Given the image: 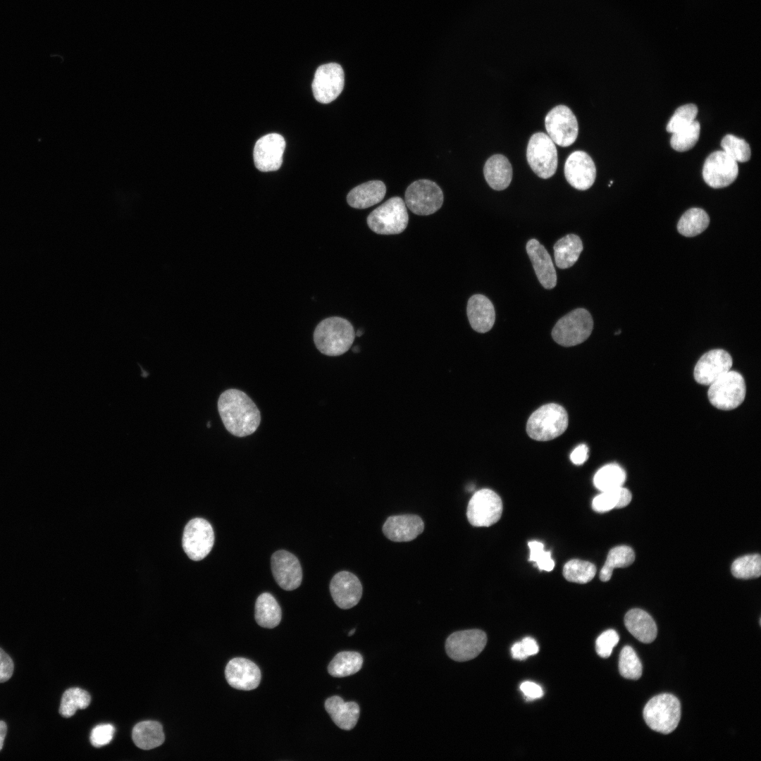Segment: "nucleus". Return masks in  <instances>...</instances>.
<instances>
[{
    "label": "nucleus",
    "mask_w": 761,
    "mask_h": 761,
    "mask_svg": "<svg viewBox=\"0 0 761 761\" xmlns=\"http://www.w3.org/2000/svg\"><path fill=\"white\" fill-rule=\"evenodd\" d=\"M218 410L226 430L237 437L254 433L261 422V414L253 400L237 389H228L220 395Z\"/></svg>",
    "instance_id": "nucleus-1"
},
{
    "label": "nucleus",
    "mask_w": 761,
    "mask_h": 761,
    "mask_svg": "<svg viewBox=\"0 0 761 761\" xmlns=\"http://www.w3.org/2000/svg\"><path fill=\"white\" fill-rule=\"evenodd\" d=\"M354 338L355 332L351 323L338 316L321 321L314 333L316 348L327 356L343 354L349 349Z\"/></svg>",
    "instance_id": "nucleus-2"
},
{
    "label": "nucleus",
    "mask_w": 761,
    "mask_h": 761,
    "mask_svg": "<svg viewBox=\"0 0 761 761\" xmlns=\"http://www.w3.org/2000/svg\"><path fill=\"white\" fill-rule=\"evenodd\" d=\"M568 414L559 404H544L532 413L526 423V432L538 441H547L561 435L567 428Z\"/></svg>",
    "instance_id": "nucleus-3"
},
{
    "label": "nucleus",
    "mask_w": 761,
    "mask_h": 761,
    "mask_svg": "<svg viewBox=\"0 0 761 761\" xmlns=\"http://www.w3.org/2000/svg\"><path fill=\"white\" fill-rule=\"evenodd\" d=\"M643 718L653 731L668 734L677 727L681 718V703L674 695L662 693L651 698L643 710Z\"/></svg>",
    "instance_id": "nucleus-4"
},
{
    "label": "nucleus",
    "mask_w": 761,
    "mask_h": 761,
    "mask_svg": "<svg viewBox=\"0 0 761 761\" xmlns=\"http://www.w3.org/2000/svg\"><path fill=\"white\" fill-rule=\"evenodd\" d=\"M408 221L405 202L399 197L389 199L372 211L367 217L370 229L380 235L401 233L406 229Z\"/></svg>",
    "instance_id": "nucleus-5"
},
{
    "label": "nucleus",
    "mask_w": 761,
    "mask_h": 761,
    "mask_svg": "<svg viewBox=\"0 0 761 761\" xmlns=\"http://www.w3.org/2000/svg\"><path fill=\"white\" fill-rule=\"evenodd\" d=\"M593 321L589 311L583 308L576 309L563 317L552 330L554 340L564 347L582 343L590 335Z\"/></svg>",
    "instance_id": "nucleus-6"
},
{
    "label": "nucleus",
    "mask_w": 761,
    "mask_h": 761,
    "mask_svg": "<svg viewBox=\"0 0 761 761\" xmlns=\"http://www.w3.org/2000/svg\"><path fill=\"white\" fill-rule=\"evenodd\" d=\"M746 387L742 375L729 371L710 385L707 396L710 402L722 410H731L744 400Z\"/></svg>",
    "instance_id": "nucleus-7"
},
{
    "label": "nucleus",
    "mask_w": 761,
    "mask_h": 761,
    "mask_svg": "<svg viewBox=\"0 0 761 761\" xmlns=\"http://www.w3.org/2000/svg\"><path fill=\"white\" fill-rule=\"evenodd\" d=\"M526 159L533 171L541 178H549L556 172L557 148L550 137L543 132H536L531 137Z\"/></svg>",
    "instance_id": "nucleus-8"
},
{
    "label": "nucleus",
    "mask_w": 761,
    "mask_h": 761,
    "mask_svg": "<svg viewBox=\"0 0 761 761\" xmlns=\"http://www.w3.org/2000/svg\"><path fill=\"white\" fill-rule=\"evenodd\" d=\"M502 513L500 496L488 488L479 490L471 497L466 509L469 522L476 527H488L499 521Z\"/></svg>",
    "instance_id": "nucleus-9"
},
{
    "label": "nucleus",
    "mask_w": 761,
    "mask_h": 761,
    "mask_svg": "<svg viewBox=\"0 0 761 761\" xmlns=\"http://www.w3.org/2000/svg\"><path fill=\"white\" fill-rule=\"evenodd\" d=\"M443 193L435 182L422 179L414 181L405 192V204L415 214L431 215L443 203Z\"/></svg>",
    "instance_id": "nucleus-10"
},
{
    "label": "nucleus",
    "mask_w": 761,
    "mask_h": 761,
    "mask_svg": "<svg viewBox=\"0 0 761 761\" xmlns=\"http://www.w3.org/2000/svg\"><path fill=\"white\" fill-rule=\"evenodd\" d=\"M214 543L211 525L204 519L194 518L185 526L182 547L192 560L199 561L208 555Z\"/></svg>",
    "instance_id": "nucleus-11"
},
{
    "label": "nucleus",
    "mask_w": 761,
    "mask_h": 761,
    "mask_svg": "<svg viewBox=\"0 0 761 761\" xmlns=\"http://www.w3.org/2000/svg\"><path fill=\"white\" fill-rule=\"evenodd\" d=\"M545 125L548 136L560 147H569L577 138L579 125L576 118L566 106L559 105L551 109L545 117Z\"/></svg>",
    "instance_id": "nucleus-12"
},
{
    "label": "nucleus",
    "mask_w": 761,
    "mask_h": 761,
    "mask_svg": "<svg viewBox=\"0 0 761 761\" xmlns=\"http://www.w3.org/2000/svg\"><path fill=\"white\" fill-rule=\"evenodd\" d=\"M487 643L486 634L479 629H469L452 633L445 642L448 656L457 662H465L476 657Z\"/></svg>",
    "instance_id": "nucleus-13"
},
{
    "label": "nucleus",
    "mask_w": 761,
    "mask_h": 761,
    "mask_svg": "<svg viewBox=\"0 0 761 761\" xmlns=\"http://www.w3.org/2000/svg\"><path fill=\"white\" fill-rule=\"evenodd\" d=\"M344 84V71L340 64L329 63L321 65L316 70L312 82L314 97L320 103L328 104L340 94Z\"/></svg>",
    "instance_id": "nucleus-14"
},
{
    "label": "nucleus",
    "mask_w": 761,
    "mask_h": 761,
    "mask_svg": "<svg viewBox=\"0 0 761 761\" xmlns=\"http://www.w3.org/2000/svg\"><path fill=\"white\" fill-rule=\"evenodd\" d=\"M738 174L737 162L722 150L710 154L703 168L705 182L713 188L729 186L736 179Z\"/></svg>",
    "instance_id": "nucleus-15"
},
{
    "label": "nucleus",
    "mask_w": 761,
    "mask_h": 761,
    "mask_svg": "<svg viewBox=\"0 0 761 761\" xmlns=\"http://www.w3.org/2000/svg\"><path fill=\"white\" fill-rule=\"evenodd\" d=\"M285 148V139L280 134L270 133L259 138L253 152L256 168L262 172L279 169L283 163Z\"/></svg>",
    "instance_id": "nucleus-16"
},
{
    "label": "nucleus",
    "mask_w": 761,
    "mask_h": 761,
    "mask_svg": "<svg viewBox=\"0 0 761 761\" xmlns=\"http://www.w3.org/2000/svg\"><path fill=\"white\" fill-rule=\"evenodd\" d=\"M732 358L725 350L714 349L704 354L694 368L693 375L697 383L710 385L731 370Z\"/></svg>",
    "instance_id": "nucleus-17"
},
{
    "label": "nucleus",
    "mask_w": 761,
    "mask_h": 761,
    "mask_svg": "<svg viewBox=\"0 0 761 761\" xmlns=\"http://www.w3.org/2000/svg\"><path fill=\"white\" fill-rule=\"evenodd\" d=\"M271 570L278 585L285 590L297 588L302 580V570L298 559L291 552L280 550L271 558Z\"/></svg>",
    "instance_id": "nucleus-18"
},
{
    "label": "nucleus",
    "mask_w": 761,
    "mask_h": 761,
    "mask_svg": "<svg viewBox=\"0 0 761 761\" xmlns=\"http://www.w3.org/2000/svg\"><path fill=\"white\" fill-rule=\"evenodd\" d=\"M564 175L572 187L579 190H586L595 182L596 168L592 158L586 152L576 151L566 160Z\"/></svg>",
    "instance_id": "nucleus-19"
},
{
    "label": "nucleus",
    "mask_w": 761,
    "mask_h": 761,
    "mask_svg": "<svg viewBox=\"0 0 761 761\" xmlns=\"http://www.w3.org/2000/svg\"><path fill=\"white\" fill-rule=\"evenodd\" d=\"M330 592L335 603L340 608L347 610L359 602L362 595V586L356 575L342 571L331 579Z\"/></svg>",
    "instance_id": "nucleus-20"
},
{
    "label": "nucleus",
    "mask_w": 761,
    "mask_h": 761,
    "mask_svg": "<svg viewBox=\"0 0 761 761\" xmlns=\"http://www.w3.org/2000/svg\"><path fill=\"white\" fill-rule=\"evenodd\" d=\"M225 675L229 685L238 690L255 689L261 681V672L258 666L243 657L230 660L225 667Z\"/></svg>",
    "instance_id": "nucleus-21"
},
{
    "label": "nucleus",
    "mask_w": 761,
    "mask_h": 761,
    "mask_svg": "<svg viewBox=\"0 0 761 761\" xmlns=\"http://www.w3.org/2000/svg\"><path fill=\"white\" fill-rule=\"evenodd\" d=\"M424 529L422 519L416 514L389 516L383 526V533L394 542H409L415 539Z\"/></svg>",
    "instance_id": "nucleus-22"
},
{
    "label": "nucleus",
    "mask_w": 761,
    "mask_h": 761,
    "mask_svg": "<svg viewBox=\"0 0 761 761\" xmlns=\"http://www.w3.org/2000/svg\"><path fill=\"white\" fill-rule=\"evenodd\" d=\"M526 247L540 284L545 289L554 288L557 284V273L546 249L536 239L528 240Z\"/></svg>",
    "instance_id": "nucleus-23"
},
{
    "label": "nucleus",
    "mask_w": 761,
    "mask_h": 761,
    "mask_svg": "<svg viewBox=\"0 0 761 761\" xmlns=\"http://www.w3.org/2000/svg\"><path fill=\"white\" fill-rule=\"evenodd\" d=\"M466 313L469 323L475 331L484 333L493 328L495 320V308L485 296L481 294L471 296L467 303Z\"/></svg>",
    "instance_id": "nucleus-24"
},
{
    "label": "nucleus",
    "mask_w": 761,
    "mask_h": 761,
    "mask_svg": "<svg viewBox=\"0 0 761 761\" xmlns=\"http://www.w3.org/2000/svg\"><path fill=\"white\" fill-rule=\"evenodd\" d=\"M325 708L334 723L344 730L352 729L357 723L360 710L355 702H345L338 695L328 698Z\"/></svg>",
    "instance_id": "nucleus-25"
},
{
    "label": "nucleus",
    "mask_w": 761,
    "mask_h": 761,
    "mask_svg": "<svg viewBox=\"0 0 761 761\" xmlns=\"http://www.w3.org/2000/svg\"><path fill=\"white\" fill-rule=\"evenodd\" d=\"M386 192L380 180H371L354 187L347 196L348 204L355 209H366L383 200Z\"/></svg>",
    "instance_id": "nucleus-26"
},
{
    "label": "nucleus",
    "mask_w": 761,
    "mask_h": 761,
    "mask_svg": "<svg viewBox=\"0 0 761 761\" xmlns=\"http://www.w3.org/2000/svg\"><path fill=\"white\" fill-rule=\"evenodd\" d=\"M627 630L639 641L652 643L657 636V629L652 617L641 609H632L624 617Z\"/></svg>",
    "instance_id": "nucleus-27"
},
{
    "label": "nucleus",
    "mask_w": 761,
    "mask_h": 761,
    "mask_svg": "<svg viewBox=\"0 0 761 761\" xmlns=\"http://www.w3.org/2000/svg\"><path fill=\"white\" fill-rule=\"evenodd\" d=\"M483 173L489 186L495 190L506 189L512 178V165L502 154L490 156L485 163Z\"/></svg>",
    "instance_id": "nucleus-28"
},
{
    "label": "nucleus",
    "mask_w": 761,
    "mask_h": 761,
    "mask_svg": "<svg viewBox=\"0 0 761 761\" xmlns=\"http://www.w3.org/2000/svg\"><path fill=\"white\" fill-rule=\"evenodd\" d=\"M553 248L557 266L565 269L576 262L583 250V244L579 236L569 234L559 239Z\"/></svg>",
    "instance_id": "nucleus-29"
},
{
    "label": "nucleus",
    "mask_w": 761,
    "mask_h": 761,
    "mask_svg": "<svg viewBox=\"0 0 761 761\" xmlns=\"http://www.w3.org/2000/svg\"><path fill=\"white\" fill-rule=\"evenodd\" d=\"M132 738L135 744L143 750H150L161 745L164 741L162 725L156 721H143L133 728Z\"/></svg>",
    "instance_id": "nucleus-30"
},
{
    "label": "nucleus",
    "mask_w": 761,
    "mask_h": 761,
    "mask_svg": "<svg viewBox=\"0 0 761 761\" xmlns=\"http://www.w3.org/2000/svg\"><path fill=\"white\" fill-rule=\"evenodd\" d=\"M281 609L275 598L269 593H261L255 603V619L264 628L273 629L281 620Z\"/></svg>",
    "instance_id": "nucleus-31"
},
{
    "label": "nucleus",
    "mask_w": 761,
    "mask_h": 761,
    "mask_svg": "<svg viewBox=\"0 0 761 761\" xmlns=\"http://www.w3.org/2000/svg\"><path fill=\"white\" fill-rule=\"evenodd\" d=\"M630 491L623 486L601 492L592 502L593 509L597 512H606L614 508H622L631 501Z\"/></svg>",
    "instance_id": "nucleus-32"
},
{
    "label": "nucleus",
    "mask_w": 761,
    "mask_h": 761,
    "mask_svg": "<svg viewBox=\"0 0 761 761\" xmlns=\"http://www.w3.org/2000/svg\"><path fill=\"white\" fill-rule=\"evenodd\" d=\"M363 664L361 655L354 651L338 653L328 667V673L335 677H344L358 672Z\"/></svg>",
    "instance_id": "nucleus-33"
},
{
    "label": "nucleus",
    "mask_w": 761,
    "mask_h": 761,
    "mask_svg": "<svg viewBox=\"0 0 761 761\" xmlns=\"http://www.w3.org/2000/svg\"><path fill=\"white\" fill-rule=\"evenodd\" d=\"M635 560V553L629 546L619 545L612 548L607 556L604 566L600 572V579L608 581L612 577L613 569L630 566Z\"/></svg>",
    "instance_id": "nucleus-34"
},
{
    "label": "nucleus",
    "mask_w": 761,
    "mask_h": 761,
    "mask_svg": "<svg viewBox=\"0 0 761 761\" xmlns=\"http://www.w3.org/2000/svg\"><path fill=\"white\" fill-rule=\"evenodd\" d=\"M710 218L703 209L691 208L680 218L677 229L686 237H694L703 232L709 225Z\"/></svg>",
    "instance_id": "nucleus-35"
},
{
    "label": "nucleus",
    "mask_w": 761,
    "mask_h": 761,
    "mask_svg": "<svg viewBox=\"0 0 761 761\" xmlns=\"http://www.w3.org/2000/svg\"><path fill=\"white\" fill-rule=\"evenodd\" d=\"M625 471L617 464L612 463L601 467L593 477V484L601 492L623 486L626 481Z\"/></svg>",
    "instance_id": "nucleus-36"
},
{
    "label": "nucleus",
    "mask_w": 761,
    "mask_h": 761,
    "mask_svg": "<svg viewBox=\"0 0 761 761\" xmlns=\"http://www.w3.org/2000/svg\"><path fill=\"white\" fill-rule=\"evenodd\" d=\"M91 702L89 693L80 688H70L63 694L59 713L64 717L73 716L77 710L87 708Z\"/></svg>",
    "instance_id": "nucleus-37"
},
{
    "label": "nucleus",
    "mask_w": 761,
    "mask_h": 761,
    "mask_svg": "<svg viewBox=\"0 0 761 761\" xmlns=\"http://www.w3.org/2000/svg\"><path fill=\"white\" fill-rule=\"evenodd\" d=\"M596 574L595 566L590 562L581 559H571L563 568L564 577L570 582L586 583L590 581Z\"/></svg>",
    "instance_id": "nucleus-38"
},
{
    "label": "nucleus",
    "mask_w": 761,
    "mask_h": 761,
    "mask_svg": "<svg viewBox=\"0 0 761 761\" xmlns=\"http://www.w3.org/2000/svg\"><path fill=\"white\" fill-rule=\"evenodd\" d=\"M731 570L737 579L758 578L761 574V557L759 554L741 557L732 563Z\"/></svg>",
    "instance_id": "nucleus-39"
},
{
    "label": "nucleus",
    "mask_w": 761,
    "mask_h": 761,
    "mask_svg": "<svg viewBox=\"0 0 761 761\" xmlns=\"http://www.w3.org/2000/svg\"><path fill=\"white\" fill-rule=\"evenodd\" d=\"M620 674L628 679L637 680L643 672L642 664L635 650L629 645L624 646L619 655Z\"/></svg>",
    "instance_id": "nucleus-40"
},
{
    "label": "nucleus",
    "mask_w": 761,
    "mask_h": 761,
    "mask_svg": "<svg viewBox=\"0 0 761 761\" xmlns=\"http://www.w3.org/2000/svg\"><path fill=\"white\" fill-rule=\"evenodd\" d=\"M700 132V123L695 120L688 126L672 133L670 140L672 147L678 151H686L691 149L698 142Z\"/></svg>",
    "instance_id": "nucleus-41"
},
{
    "label": "nucleus",
    "mask_w": 761,
    "mask_h": 761,
    "mask_svg": "<svg viewBox=\"0 0 761 761\" xmlns=\"http://www.w3.org/2000/svg\"><path fill=\"white\" fill-rule=\"evenodd\" d=\"M721 146L729 157L736 162H746L750 159V148L743 139L733 135H726L721 142Z\"/></svg>",
    "instance_id": "nucleus-42"
},
{
    "label": "nucleus",
    "mask_w": 761,
    "mask_h": 761,
    "mask_svg": "<svg viewBox=\"0 0 761 761\" xmlns=\"http://www.w3.org/2000/svg\"><path fill=\"white\" fill-rule=\"evenodd\" d=\"M698 114V108L693 104L679 106L671 117L667 125V131L676 132L691 124Z\"/></svg>",
    "instance_id": "nucleus-43"
},
{
    "label": "nucleus",
    "mask_w": 761,
    "mask_h": 761,
    "mask_svg": "<svg viewBox=\"0 0 761 761\" xmlns=\"http://www.w3.org/2000/svg\"><path fill=\"white\" fill-rule=\"evenodd\" d=\"M528 545L530 550L528 561L535 562L540 571H550L554 569L555 562L551 552L544 550L543 543L532 540L528 542Z\"/></svg>",
    "instance_id": "nucleus-44"
},
{
    "label": "nucleus",
    "mask_w": 761,
    "mask_h": 761,
    "mask_svg": "<svg viewBox=\"0 0 761 761\" xmlns=\"http://www.w3.org/2000/svg\"><path fill=\"white\" fill-rule=\"evenodd\" d=\"M619 641L616 631L609 629L602 633L595 642V650L599 656L607 658L612 654V650Z\"/></svg>",
    "instance_id": "nucleus-45"
},
{
    "label": "nucleus",
    "mask_w": 761,
    "mask_h": 761,
    "mask_svg": "<svg viewBox=\"0 0 761 761\" xmlns=\"http://www.w3.org/2000/svg\"><path fill=\"white\" fill-rule=\"evenodd\" d=\"M115 727L111 724H102L94 726L90 733V742L99 748L109 744L113 739Z\"/></svg>",
    "instance_id": "nucleus-46"
},
{
    "label": "nucleus",
    "mask_w": 761,
    "mask_h": 761,
    "mask_svg": "<svg viewBox=\"0 0 761 761\" xmlns=\"http://www.w3.org/2000/svg\"><path fill=\"white\" fill-rule=\"evenodd\" d=\"M13 662L10 656L0 648V683L8 681L13 672Z\"/></svg>",
    "instance_id": "nucleus-47"
},
{
    "label": "nucleus",
    "mask_w": 761,
    "mask_h": 761,
    "mask_svg": "<svg viewBox=\"0 0 761 761\" xmlns=\"http://www.w3.org/2000/svg\"><path fill=\"white\" fill-rule=\"evenodd\" d=\"M520 690L528 700L539 698L543 695L542 688L532 681L523 682L520 686Z\"/></svg>",
    "instance_id": "nucleus-48"
},
{
    "label": "nucleus",
    "mask_w": 761,
    "mask_h": 761,
    "mask_svg": "<svg viewBox=\"0 0 761 761\" xmlns=\"http://www.w3.org/2000/svg\"><path fill=\"white\" fill-rule=\"evenodd\" d=\"M588 447L586 445H578L571 453L570 459L576 465L583 464L588 457Z\"/></svg>",
    "instance_id": "nucleus-49"
},
{
    "label": "nucleus",
    "mask_w": 761,
    "mask_h": 761,
    "mask_svg": "<svg viewBox=\"0 0 761 761\" xmlns=\"http://www.w3.org/2000/svg\"><path fill=\"white\" fill-rule=\"evenodd\" d=\"M520 642L523 650L527 657L528 656L534 655L538 653L539 648L536 641L533 638L531 637H526Z\"/></svg>",
    "instance_id": "nucleus-50"
},
{
    "label": "nucleus",
    "mask_w": 761,
    "mask_h": 761,
    "mask_svg": "<svg viewBox=\"0 0 761 761\" xmlns=\"http://www.w3.org/2000/svg\"><path fill=\"white\" fill-rule=\"evenodd\" d=\"M511 653L512 657L516 660H522L527 658L521 647V642H517L513 645L511 648Z\"/></svg>",
    "instance_id": "nucleus-51"
},
{
    "label": "nucleus",
    "mask_w": 761,
    "mask_h": 761,
    "mask_svg": "<svg viewBox=\"0 0 761 761\" xmlns=\"http://www.w3.org/2000/svg\"><path fill=\"white\" fill-rule=\"evenodd\" d=\"M6 724L4 721H0V751L3 748L4 739L6 735Z\"/></svg>",
    "instance_id": "nucleus-52"
},
{
    "label": "nucleus",
    "mask_w": 761,
    "mask_h": 761,
    "mask_svg": "<svg viewBox=\"0 0 761 761\" xmlns=\"http://www.w3.org/2000/svg\"><path fill=\"white\" fill-rule=\"evenodd\" d=\"M362 334H363V330H361V329H359V330H357V332L355 333V335H357V337H360L361 335H362Z\"/></svg>",
    "instance_id": "nucleus-53"
},
{
    "label": "nucleus",
    "mask_w": 761,
    "mask_h": 761,
    "mask_svg": "<svg viewBox=\"0 0 761 761\" xmlns=\"http://www.w3.org/2000/svg\"><path fill=\"white\" fill-rule=\"evenodd\" d=\"M359 347H358L357 346H356V347H354L353 348V352H359Z\"/></svg>",
    "instance_id": "nucleus-54"
},
{
    "label": "nucleus",
    "mask_w": 761,
    "mask_h": 761,
    "mask_svg": "<svg viewBox=\"0 0 761 761\" xmlns=\"http://www.w3.org/2000/svg\"><path fill=\"white\" fill-rule=\"evenodd\" d=\"M355 632V629H353L348 633V636H352Z\"/></svg>",
    "instance_id": "nucleus-55"
}]
</instances>
